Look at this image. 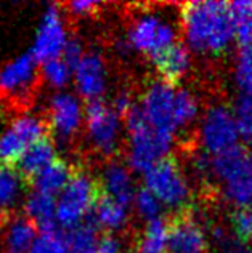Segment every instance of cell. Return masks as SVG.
Listing matches in <instances>:
<instances>
[{
    "label": "cell",
    "instance_id": "obj_11",
    "mask_svg": "<svg viewBox=\"0 0 252 253\" xmlns=\"http://www.w3.org/2000/svg\"><path fill=\"white\" fill-rule=\"evenodd\" d=\"M41 71L34 55L24 53L0 69V98L10 103L28 104L36 91Z\"/></svg>",
    "mask_w": 252,
    "mask_h": 253
},
{
    "label": "cell",
    "instance_id": "obj_10",
    "mask_svg": "<svg viewBox=\"0 0 252 253\" xmlns=\"http://www.w3.org/2000/svg\"><path fill=\"white\" fill-rule=\"evenodd\" d=\"M125 39L132 50L151 58L177 42V29L164 16L154 11H145L132 21Z\"/></svg>",
    "mask_w": 252,
    "mask_h": 253
},
{
    "label": "cell",
    "instance_id": "obj_27",
    "mask_svg": "<svg viewBox=\"0 0 252 253\" xmlns=\"http://www.w3.org/2000/svg\"><path fill=\"white\" fill-rule=\"evenodd\" d=\"M230 13L235 24V37L241 45L252 43V2L249 0H240L231 2Z\"/></svg>",
    "mask_w": 252,
    "mask_h": 253
},
{
    "label": "cell",
    "instance_id": "obj_7",
    "mask_svg": "<svg viewBox=\"0 0 252 253\" xmlns=\"http://www.w3.org/2000/svg\"><path fill=\"white\" fill-rule=\"evenodd\" d=\"M200 143L202 151L212 157L220 156L238 148L240 130H238L233 109L225 104H214L204 112L200 125Z\"/></svg>",
    "mask_w": 252,
    "mask_h": 253
},
{
    "label": "cell",
    "instance_id": "obj_37",
    "mask_svg": "<svg viewBox=\"0 0 252 253\" xmlns=\"http://www.w3.org/2000/svg\"><path fill=\"white\" fill-rule=\"evenodd\" d=\"M66 8H68V13L72 16H77V18H89L92 15H95V13L101 8V3L98 2H94V0H89V2H71L66 5Z\"/></svg>",
    "mask_w": 252,
    "mask_h": 253
},
{
    "label": "cell",
    "instance_id": "obj_9",
    "mask_svg": "<svg viewBox=\"0 0 252 253\" xmlns=\"http://www.w3.org/2000/svg\"><path fill=\"white\" fill-rule=\"evenodd\" d=\"M85 128L87 136L98 154L103 157H112L117 154L121 146L122 117L109 104L92 101L85 106Z\"/></svg>",
    "mask_w": 252,
    "mask_h": 253
},
{
    "label": "cell",
    "instance_id": "obj_22",
    "mask_svg": "<svg viewBox=\"0 0 252 253\" xmlns=\"http://www.w3.org/2000/svg\"><path fill=\"white\" fill-rule=\"evenodd\" d=\"M74 170L76 169H72L68 162L58 157L55 162H51L47 169H44L39 173L31 183L34 184L36 191H41L45 192V194L56 197L68 186L69 179L74 175Z\"/></svg>",
    "mask_w": 252,
    "mask_h": 253
},
{
    "label": "cell",
    "instance_id": "obj_39",
    "mask_svg": "<svg viewBox=\"0 0 252 253\" xmlns=\"http://www.w3.org/2000/svg\"><path fill=\"white\" fill-rule=\"evenodd\" d=\"M201 253H207V252H201Z\"/></svg>",
    "mask_w": 252,
    "mask_h": 253
},
{
    "label": "cell",
    "instance_id": "obj_14",
    "mask_svg": "<svg viewBox=\"0 0 252 253\" xmlns=\"http://www.w3.org/2000/svg\"><path fill=\"white\" fill-rule=\"evenodd\" d=\"M170 223V253L207 252V234L193 210L178 211Z\"/></svg>",
    "mask_w": 252,
    "mask_h": 253
},
{
    "label": "cell",
    "instance_id": "obj_6",
    "mask_svg": "<svg viewBox=\"0 0 252 253\" xmlns=\"http://www.w3.org/2000/svg\"><path fill=\"white\" fill-rule=\"evenodd\" d=\"M177 88L178 86L156 79L145 86L140 106H138L143 117L157 131V135L170 144L175 143V136L178 133L175 124Z\"/></svg>",
    "mask_w": 252,
    "mask_h": 253
},
{
    "label": "cell",
    "instance_id": "obj_38",
    "mask_svg": "<svg viewBox=\"0 0 252 253\" xmlns=\"http://www.w3.org/2000/svg\"><path fill=\"white\" fill-rule=\"evenodd\" d=\"M122 241L112 232H104L98 241V253H121Z\"/></svg>",
    "mask_w": 252,
    "mask_h": 253
},
{
    "label": "cell",
    "instance_id": "obj_25",
    "mask_svg": "<svg viewBox=\"0 0 252 253\" xmlns=\"http://www.w3.org/2000/svg\"><path fill=\"white\" fill-rule=\"evenodd\" d=\"M98 226L94 219H87L66 234L69 253H98Z\"/></svg>",
    "mask_w": 252,
    "mask_h": 253
},
{
    "label": "cell",
    "instance_id": "obj_21",
    "mask_svg": "<svg viewBox=\"0 0 252 253\" xmlns=\"http://www.w3.org/2000/svg\"><path fill=\"white\" fill-rule=\"evenodd\" d=\"M36 224L28 218H13L6 224L3 232V252L5 253H29L37 239Z\"/></svg>",
    "mask_w": 252,
    "mask_h": 253
},
{
    "label": "cell",
    "instance_id": "obj_5",
    "mask_svg": "<svg viewBox=\"0 0 252 253\" xmlns=\"http://www.w3.org/2000/svg\"><path fill=\"white\" fill-rule=\"evenodd\" d=\"M145 188L154 194L164 207L175 209L177 213L188 210L191 201V186L180 162L174 156L157 161L143 173Z\"/></svg>",
    "mask_w": 252,
    "mask_h": 253
},
{
    "label": "cell",
    "instance_id": "obj_1",
    "mask_svg": "<svg viewBox=\"0 0 252 253\" xmlns=\"http://www.w3.org/2000/svg\"><path fill=\"white\" fill-rule=\"evenodd\" d=\"M178 16L185 43L198 55H222L236 39L230 5L225 2L201 0L183 3Z\"/></svg>",
    "mask_w": 252,
    "mask_h": 253
},
{
    "label": "cell",
    "instance_id": "obj_2",
    "mask_svg": "<svg viewBox=\"0 0 252 253\" xmlns=\"http://www.w3.org/2000/svg\"><path fill=\"white\" fill-rule=\"evenodd\" d=\"M209 178L215 179L228 204L238 209L252 207V154L241 146L220 156H210Z\"/></svg>",
    "mask_w": 252,
    "mask_h": 253
},
{
    "label": "cell",
    "instance_id": "obj_31",
    "mask_svg": "<svg viewBox=\"0 0 252 253\" xmlns=\"http://www.w3.org/2000/svg\"><path fill=\"white\" fill-rule=\"evenodd\" d=\"M233 114L240 136L244 141L252 143V95H241L236 99Z\"/></svg>",
    "mask_w": 252,
    "mask_h": 253
},
{
    "label": "cell",
    "instance_id": "obj_33",
    "mask_svg": "<svg viewBox=\"0 0 252 253\" xmlns=\"http://www.w3.org/2000/svg\"><path fill=\"white\" fill-rule=\"evenodd\" d=\"M212 239L215 241L220 253H252V249L248 244L240 241L235 234L231 236L222 226H214L210 231Z\"/></svg>",
    "mask_w": 252,
    "mask_h": 253
},
{
    "label": "cell",
    "instance_id": "obj_29",
    "mask_svg": "<svg viewBox=\"0 0 252 253\" xmlns=\"http://www.w3.org/2000/svg\"><path fill=\"white\" fill-rule=\"evenodd\" d=\"M235 82L243 95H252V43L241 45L235 61Z\"/></svg>",
    "mask_w": 252,
    "mask_h": 253
},
{
    "label": "cell",
    "instance_id": "obj_23",
    "mask_svg": "<svg viewBox=\"0 0 252 253\" xmlns=\"http://www.w3.org/2000/svg\"><path fill=\"white\" fill-rule=\"evenodd\" d=\"M138 253H169L170 252V223L159 216L145 224L137 241Z\"/></svg>",
    "mask_w": 252,
    "mask_h": 253
},
{
    "label": "cell",
    "instance_id": "obj_30",
    "mask_svg": "<svg viewBox=\"0 0 252 253\" xmlns=\"http://www.w3.org/2000/svg\"><path fill=\"white\" fill-rule=\"evenodd\" d=\"M134 207H135L137 215L148 223V221H152V219L161 216V210L164 205L159 202V199L152 194L150 189H147L143 186V188L137 189V192H135Z\"/></svg>",
    "mask_w": 252,
    "mask_h": 253
},
{
    "label": "cell",
    "instance_id": "obj_36",
    "mask_svg": "<svg viewBox=\"0 0 252 253\" xmlns=\"http://www.w3.org/2000/svg\"><path fill=\"white\" fill-rule=\"evenodd\" d=\"M111 108L114 109L119 116L125 119L132 111L137 108V104L134 101V96H132V93L127 91V90H122L121 93H117V96L114 99H112Z\"/></svg>",
    "mask_w": 252,
    "mask_h": 253
},
{
    "label": "cell",
    "instance_id": "obj_35",
    "mask_svg": "<svg viewBox=\"0 0 252 253\" xmlns=\"http://www.w3.org/2000/svg\"><path fill=\"white\" fill-rule=\"evenodd\" d=\"M85 48L82 42L79 41V39L72 37L68 41V43H66L64 50H63V55H61V59H64L66 63H68L72 69H76V66L82 61V58L85 56Z\"/></svg>",
    "mask_w": 252,
    "mask_h": 253
},
{
    "label": "cell",
    "instance_id": "obj_4",
    "mask_svg": "<svg viewBox=\"0 0 252 253\" xmlns=\"http://www.w3.org/2000/svg\"><path fill=\"white\" fill-rule=\"evenodd\" d=\"M100 196L98 179H94L84 170H74L68 186L56 199V223L59 228L71 231L87 221L85 218L89 213H94Z\"/></svg>",
    "mask_w": 252,
    "mask_h": 253
},
{
    "label": "cell",
    "instance_id": "obj_28",
    "mask_svg": "<svg viewBox=\"0 0 252 253\" xmlns=\"http://www.w3.org/2000/svg\"><path fill=\"white\" fill-rule=\"evenodd\" d=\"M72 76H74V69H72L71 66L61 58L42 63L41 77L50 86H53V88H56V90L68 85L71 82Z\"/></svg>",
    "mask_w": 252,
    "mask_h": 253
},
{
    "label": "cell",
    "instance_id": "obj_17",
    "mask_svg": "<svg viewBox=\"0 0 252 253\" xmlns=\"http://www.w3.org/2000/svg\"><path fill=\"white\" fill-rule=\"evenodd\" d=\"M100 183L101 194L112 199L122 205H134L135 199V184L132 179L130 169L125 167L124 164L112 161L104 167L101 173V179H98Z\"/></svg>",
    "mask_w": 252,
    "mask_h": 253
},
{
    "label": "cell",
    "instance_id": "obj_24",
    "mask_svg": "<svg viewBox=\"0 0 252 253\" xmlns=\"http://www.w3.org/2000/svg\"><path fill=\"white\" fill-rule=\"evenodd\" d=\"M94 221L106 232L116 234L129 223V207L101 194L94 209Z\"/></svg>",
    "mask_w": 252,
    "mask_h": 253
},
{
    "label": "cell",
    "instance_id": "obj_32",
    "mask_svg": "<svg viewBox=\"0 0 252 253\" xmlns=\"http://www.w3.org/2000/svg\"><path fill=\"white\" fill-rule=\"evenodd\" d=\"M29 253H69L68 241H66V236L59 232V229L50 232H39Z\"/></svg>",
    "mask_w": 252,
    "mask_h": 253
},
{
    "label": "cell",
    "instance_id": "obj_15",
    "mask_svg": "<svg viewBox=\"0 0 252 253\" xmlns=\"http://www.w3.org/2000/svg\"><path fill=\"white\" fill-rule=\"evenodd\" d=\"M74 84L77 93L89 103L100 101L108 86L106 63L98 51H87L74 69Z\"/></svg>",
    "mask_w": 252,
    "mask_h": 253
},
{
    "label": "cell",
    "instance_id": "obj_34",
    "mask_svg": "<svg viewBox=\"0 0 252 253\" xmlns=\"http://www.w3.org/2000/svg\"><path fill=\"white\" fill-rule=\"evenodd\" d=\"M233 234L244 244H252V207L238 209L231 215Z\"/></svg>",
    "mask_w": 252,
    "mask_h": 253
},
{
    "label": "cell",
    "instance_id": "obj_26",
    "mask_svg": "<svg viewBox=\"0 0 252 253\" xmlns=\"http://www.w3.org/2000/svg\"><path fill=\"white\" fill-rule=\"evenodd\" d=\"M200 116V101L195 93L187 88H177L175 96V124L178 131L188 128Z\"/></svg>",
    "mask_w": 252,
    "mask_h": 253
},
{
    "label": "cell",
    "instance_id": "obj_13",
    "mask_svg": "<svg viewBox=\"0 0 252 253\" xmlns=\"http://www.w3.org/2000/svg\"><path fill=\"white\" fill-rule=\"evenodd\" d=\"M85 121V108L81 99L68 91H56L49 99V128L61 139L74 138Z\"/></svg>",
    "mask_w": 252,
    "mask_h": 253
},
{
    "label": "cell",
    "instance_id": "obj_16",
    "mask_svg": "<svg viewBox=\"0 0 252 253\" xmlns=\"http://www.w3.org/2000/svg\"><path fill=\"white\" fill-rule=\"evenodd\" d=\"M150 59L159 79L174 86L180 84L191 69V50L180 41L169 45Z\"/></svg>",
    "mask_w": 252,
    "mask_h": 253
},
{
    "label": "cell",
    "instance_id": "obj_19",
    "mask_svg": "<svg viewBox=\"0 0 252 253\" xmlns=\"http://www.w3.org/2000/svg\"><path fill=\"white\" fill-rule=\"evenodd\" d=\"M26 179L16 167L0 165V218L8 216L26 201Z\"/></svg>",
    "mask_w": 252,
    "mask_h": 253
},
{
    "label": "cell",
    "instance_id": "obj_8",
    "mask_svg": "<svg viewBox=\"0 0 252 253\" xmlns=\"http://www.w3.org/2000/svg\"><path fill=\"white\" fill-rule=\"evenodd\" d=\"M49 124L34 114H21L0 133V165L16 167L24 152L39 139L49 136Z\"/></svg>",
    "mask_w": 252,
    "mask_h": 253
},
{
    "label": "cell",
    "instance_id": "obj_12",
    "mask_svg": "<svg viewBox=\"0 0 252 253\" xmlns=\"http://www.w3.org/2000/svg\"><path fill=\"white\" fill-rule=\"evenodd\" d=\"M68 32L64 28L63 11L59 5H49L39 24L31 53L39 63H47L61 58L63 50L68 43Z\"/></svg>",
    "mask_w": 252,
    "mask_h": 253
},
{
    "label": "cell",
    "instance_id": "obj_18",
    "mask_svg": "<svg viewBox=\"0 0 252 253\" xmlns=\"http://www.w3.org/2000/svg\"><path fill=\"white\" fill-rule=\"evenodd\" d=\"M26 218L36 224L39 232L58 231L56 223V197L41 191H32L24 201Z\"/></svg>",
    "mask_w": 252,
    "mask_h": 253
},
{
    "label": "cell",
    "instance_id": "obj_3",
    "mask_svg": "<svg viewBox=\"0 0 252 253\" xmlns=\"http://www.w3.org/2000/svg\"><path fill=\"white\" fill-rule=\"evenodd\" d=\"M127 130V164L132 171L145 173L157 161L170 156L172 146L143 117L138 106L125 117Z\"/></svg>",
    "mask_w": 252,
    "mask_h": 253
},
{
    "label": "cell",
    "instance_id": "obj_20",
    "mask_svg": "<svg viewBox=\"0 0 252 253\" xmlns=\"http://www.w3.org/2000/svg\"><path fill=\"white\" fill-rule=\"evenodd\" d=\"M58 159L56 156V146L55 141L50 136H45L42 139H39L31 148L24 152V156L21 157V161L18 162L16 169L21 175L32 181L39 173L44 169H47L51 162H55Z\"/></svg>",
    "mask_w": 252,
    "mask_h": 253
}]
</instances>
